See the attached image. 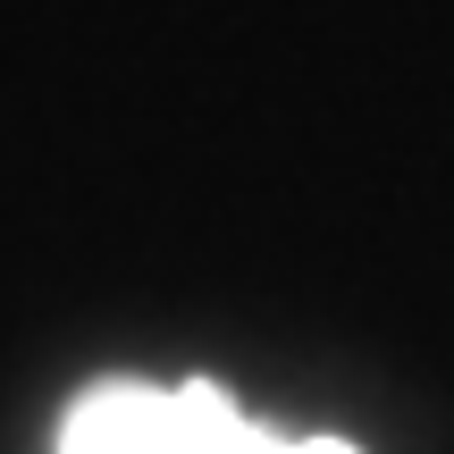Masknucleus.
I'll use <instances>...</instances> for the list:
<instances>
[{"label":"nucleus","mask_w":454,"mask_h":454,"mask_svg":"<svg viewBox=\"0 0 454 454\" xmlns=\"http://www.w3.org/2000/svg\"><path fill=\"white\" fill-rule=\"evenodd\" d=\"M59 454H354V446L270 438L211 387H101L76 404Z\"/></svg>","instance_id":"nucleus-1"}]
</instances>
